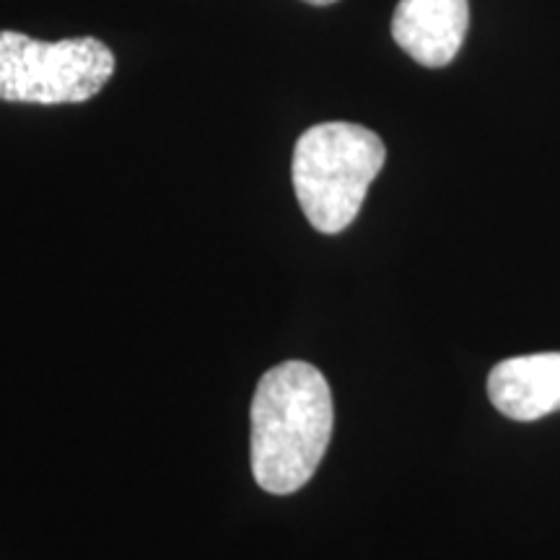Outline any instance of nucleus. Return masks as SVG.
Listing matches in <instances>:
<instances>
[{
  "label": "nucleus",
  "mask_w": 560,
  "mask_h": 560,
  "mask_svg": "<svg viewBox=\"0 0 560 560\" xmlns=\"http://www.w3.org/2000/svg\"><path fill=\"white\" fill-rule=\"evenodd\" d=\"M249 459L257 486L272 495L296 493L314 478L332 439V392L304 361L272 366L252 397Z\"/></svg>",
  "instance_id": "f257e3e1"
},
{
  "label": "nucleus",
  "mask_w": 560,
  "mask_h": 560,
  "mask_svg": "<svg viewBox=\"0 0 560 560\" xmlns=\"http://www.w3.org/2000/svg\"><path fill=\"white\" fill-rule=\"evenodd\" d=\"M115 73V55L102 39L42 42L0 32V102L81 104L94 100Z\"/></svg>",
  "instance_id": "7ed1b4c3"
},
{
  "label": "nucleus",
  "mask_w": 560,
  "mask_h": 560,
  "mask_svg": "<svg viewBox=\"0 0 560 560\" xmlns=\"http://www.w3.org/2000/svg\"><path fill=\"white\" fill-rule=\"evenodd\" d=\"M467 26V0H400L392 16V37L420 66L444 68L457 58Z\"/></svg>",
  "instance_id": "20e7f679"
},
{
  "label": "nucleus",
  "mask_w": 560,
  "mask_h": 560,
  "mask_svg": "<svg viewBox=\"0 0 560 560\" xmlns=\"http://www.w3.org/2000/svg\"><path fill=\"white\" fill-rule=\"evenodd\" d=\"M493 408L511 420H540L560 410V353L514 355L488 376Z\"/></svg>",
  "instance_id": "39448f33"
},
{
  "label": "nucleus",
  "mask_w": 560,
  "mask_h": 560,
  "mask_svg": "<svg viewBox=\"0 0 560 560\" xmlns=\"http://www.w3.org/2000/svg\"><path fill=\"white\" fill-rule=\"evenodd\" d=\"M306 3H312V5H332V3H338V0H306Z\"/></svg>",
  "instance_id": "423d86ee"
},
{
  "label": "nucleus",
  "mask_w": 560,
  "mask_h": 560,
  "mask_svg": "<svg viewBox=\"0 0 560 560\" xmlns=\"http://www.w3.org/2000/svg\"><path fill=\"white\" fill-rule=\"evenodd\" d=\"M387 149L374 130L353 122L314 125L296 140L293 190L306 221L319 234H340L355 221Z\"/></svg>",
  "instance_id": "f03ea898"
}]
</instances>
